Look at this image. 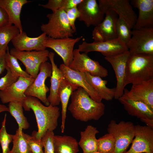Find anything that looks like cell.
I'll use <instances>...</instances> for the list:
<instances>
[{"label":"cell","instance_id":"6da1fadb","mask_svg":"<svg viewBox=\"0 0 153 153\" xmlns=\"http://www.w3.org/2000/svg\"><path fill=\"white\" fill-rule=\"evenodd\" d=\"M22 104L25 111L31 110L35 115L38 131H33L32 134L37 139H41L48 131H53L56 129L60 115V109L57 106L44 105L38 99L30 96H26Z\"/></svg>","mask_w":153,"mask_h":153},{"label":"cell","instance_id":"7a4b0ae2","mask_svg":"<svg viewBox=\"0 0 153 153\" xmlns=\"http://www.w3.org/2000/svg\"><path fill=\"white\" fill-rule=\"evenodd\" d=\"M71 97L68 110L75 119L84 122L97 121L105 114L104 104L92 99L82 88L78 87Z\"/></svg>","mask_w":153,"mask_h":153},{"label":"cell","instance_id":"3957f363","mask_svg":"<svg viewBox=\"0 0 153 153\" xmlns=\"http://www.w3.org/2000/svg\"><path fill=\"white\" fill-rule=\"evenodd\" d=\"M153 78V55L130 54L126 65L124 85Z\"/></svg>","mask_w":153,"mask_h":153},{"label":"cell","instance_id":"277c9868","mask_svg":"<svg viewBox=\"0 0 153 153\" xmlns=\"http://www.w3.org/2000/svg\"><path fill=\"white\" fill-rule=\"evenodd\" d=\"M48 22L43 24L41 29L48 37L53 39L70 37L75 33L72 29L65 11L62 8L48 14Z\"/></svg>","mask_w":153,"mask_h":153},{"label":"cell","instance_id":"5b68a950","mask_svg":"<svg viewBox=\"0 0 153 153\" xmlns=\"http://www.w3.org/2000/svg\"><path fill=\"white\" fill-rule=\"evenodd\" d=\"M107 130L115 139L114 153H126L134 137L135 125L130 121H122L117 123L116 120H112Z\"/></svg>","mask_w":153,"mask_h":153},{"label":"cell","instance_id":"8992f818","mask_svg":"<svg viewBox=\"0 0 153 153\" xmlns=\"http://www.w3.org/2000/svg\"><path fill=\"white\" fill-rule=\"evenodd\" d=\"M10 54L20 61L24 65L25 71L31 78L35 79L39 72L41 64L47 61L49 52L46 49L41 51H21L12 48Z\"/></svg>","mask_w":153,"mask_h":153},{"label":"cell","instance_id":"52a82bcc","mask_svg":"<svg viewBox=\"0 0 153 153\" xmlns=\"http://www.w3.org/2000/svg\"><path fill=\"white\" fill-rule=\"evenodd\" d=\"M126 45L130 54L153 55V28L133 29Z\"/></svg>","mask_w":153,"mask_h":153},{"label":"cell","instance_id":"ba28073f","mask_svg":"<svg viewBox=\"0 0 153 153\" xmlns=\"http://www.w3.org/2000/svg\"><path fill=\"white\" fill-rule=\"evenodd\" d=\"M52 70L51 63L47 61L41 63L37 77L26 91L25 95L36 97L45 106L49 105L50 103L47 100L46 94L49 89L45 84V81L48 77H51Z\"/></svg>","mask_w":153,"mask_h":153},{"label":"cell","instance_id":"9c48e42d","mask_svg":"<svg viewBox=\"0 0 153 153\" xmlns=\"http://www.w3.org/2000/svg\"><path fill=\"white\" fill-rule=\"evenodd\" d=\"M73 61L69 67L74 71L81 72H88L94 76L105 77L108 75L107 70L97 61L91 59L88 53H80L78 49L73 50Z\"/></svg>","mask_w":153,"mask_h":153},{"label":"cell","instance_id":"30bf717a","mask_svg":"<svg viewBox=\"0 0 153 153\" xmlns=\"http://www.w3.org/2000/svg\"><path fill=\"white\" fill-rule=\"evenodd\" d=\"M77 49L80 52L87 53L99 52L105 57L116 55L128 50L126 44L118 38L100 42L89 43L84 41L78 45Z\"/></svg>","mask_w":153,"mask_h":153},{"label":"cell","instance_id":"8fae6325","mask_svg":"<svg viewBox=\"0 0 153 153\" xmlns=\"http://www.w3.org/2000/svg\"><path fill=\"white\" fill-rule=\"evenodd\" d=\"M99 8L105 14L109 9L114 11L118 18L124 20L129 28L133 29L135 24L137 16L129 0H99Z\"/></svg>","mask_w":153,"mask_h":153},{"label":"cell","instance_id":"7c38bea8","mask_svg":"<svg viewBox=\"0 0 153 153\" xmlns=\"http://www.w3.org/2000/svg\"><path fill=\"white\" fill-rule=\"evenodd\" d=\"M82 36L75 39L70 37L53 39L48 37L44 43L45 47L53 50L62 59L63 64L69 67L73 58V48Z\"/></svg>","mask_w":153,"mask_h":153},{"label":"cell","instance_id":"4fadbf2b","mask_svg":"<svg viewBox=\"0 0 153 153\" xmlns=\"http://www.w3.org/2000/svg\"><path fill=\"white\" fill-rule=\"evenodd\" d=\"M130 149L126 153H153V128L135 125V134Z\"/></svg>","mask_w":153,"mask_h":153},{"label":"cell","instance_id":"5bb4252c","mask_svg":"<svg viewBox=\"0 0 153 153\" xmlns=\"http://www.w3.org/2000/svg\"><path fill=\"white\" fill-rule=\"evenodd\" d=\"M77 7L80 12L78 20L83 22L87 27H95L104 19L105 14L96 0H83Z\"/></svg>","mask_w":153,"mask_h":153},{"label":"cell","instance_id":"9a60e30c","mask_svg":"<svg viewBox=\"0 0 153 153\" xmlns=\"http://www.w3.org/2000/svg\"><path fill=\"white\" fill-rule=\"evenodd\" d=\"M122 97L143 102L153 111V78L132 85L130 90L124 88Z\"/></svg>","mask_w":153,"mask_h":153},{"label":"cell","instance_id":"2e32d148","mask_svg":"<svg viewBox=\"0 0 153 153\" xmlns=\"http://www.w3.org/2000/svg\"><path fill=\"white\" fill-rule=\"evenodd\" d=\"M130 54L128 50L116 55L104 57L110 63L115 73L117 84L114 98L116 99H118L124 94L126 66Z\"/></svg>","mask_w":153,"mask_h":153},{"label":"cell","instance_id":"e0dca14e","mask_svg":"<svg viewBox=\"0 0 153 153\" xmlns=\"http://www.w3.org/2000/svg\"><path fill=\"white\" fill-rule=\"evenodd\" d=\"M32 78L20 77L11 86L0 91V99L3 104L11 102L23 103L26 98L24 93L28 87L35 80Z\"/></svg>","mask_w":153,"mask_h":153},{"label":"cell","instance_id":"ac0fdd59","mask_svg":"<svg viewBox=\"0 0 153 153\" xmlns=\"http://www.w3.org/2000/svg\"><path fill=\"white\" fill-rule=\"evenodd\" d=\"M118 100L129 114L136 117L146 125L153 128V111L147 105L122 97Z\"/></svg>","mask_w":153,"mask_h":153},{"label":"cell","instance_id":"d6986e66","mask_svg":"<svg viewBox=\"0 0 153 153\" xmlns=\"http://www.w3.org/2000/svg\"><path fill=\"white\" fill-rule=\"evenodd\" d=\"M48 37L43 33L38 37H31L23 31L11 41L16 49L21 51H39L46 50L44 43Z\"/></svg>","mask_w":153,"mask_h":153},{"label":"cell","instance_id":"ffe728a7","mask_svg":"<svg viewBox=\"0 0 153 153\" xmlns=\"http://www.w3.org/2000/svg\"><path fill=\"white\" fill-rule=\"evenodd\" d=\"M130 2L139 12L133 29L153 28V0H131Z\"/></svg>","mask_w":153,"mask_h":153},{"label":"cell","instance_id":"44dd1931","mask_svg":"<svg viewBox=\"0 0 153 153\" xmlns=\"http://www.w3.org/2000/svg\"><path fill=\"white\" fill-rule=\"evenodd\" d=\"M65 78L71 83L84 89L90 97L98 102L102 100L98 94L87 81L85 72L73 70L63 63L60 65L59 68Z\"/></svg>","mask_w":153,"mask_h":153},{"label":"cell","instance_id":"7402d4cb","mask_svg":"<svg viewBox=\"0 0 153 153\" xmlns=\"http://www.w3.org/2000/svg\"><path fill=\"white\" fill-rule=\"evenodd\" d=\"M27 0H0V7L7 13L9 19V25L14 26L19 29L20 33L23 31L20 15L23 6L30 2Z\"/></svg>","mask_w":153,"mask_h":153},{"label":"cell","instance_id":"603a6c76","mask_svg":"<svg viewBox=\"0 0 153 153\" xmlns=\"http://www.w3.org/2000/svg\"><path fill=\"white\" fill-rule=\"evenodd\" d=\"M54 52H49L48 58L52 65V70L50 77V92L47 99L50 104L53 106H57L60 102L58 95L59 88L61 81L64 77L61 71L54 62Z\"/></svg>","mask_w":153,"mask_h":153},{"label":"cell","instance_id":"cb8c5ba5","mask_svg":"<svg viewBox=\"0 0 153 153\" xmlns=\"http://www.w3.org/2000/svg\"><path fill=\"white\" fill-rule=\"evenodd\" d=\"M105 17L99 25L95 27L104 38L105 41L117 38L116 31V25L118 16L113 10L109 9L105 13Z\"/></svg>","mask_w":153,"mask_h":153},{"label":"cell","instance_id":"d4e9b609","mask_svg":"<svg viewBox=\"0 0 153 153\" xmlns=\"http://www.w3.org/2000/svg\"><path fill=\"white\" fill-rule=\"evenodd\" d=\"M78 87L69 82L65 78L61 81L59 88L58 95L61 104V131H64L66 117V112L69 98L73 92Z\"/></svg>","mask_w":153,"mask_h":153},{"label":"cell","instance_id":"484cf974","mask_svg":"<svg viewBox=\"0 0 153 153\" xmlns=\"http://www.w3.org/2000/svg\"><path fill=\"white\" fill-rule=\"evenodd\" d=\"M99 133L96 128L92 125L88 126L84 130L80 131V138L78 144L82 150V153L97 152L98 143L96 135Z\"/></svg>","mask_w":153,"mask_h":153},{"label":"cell","instance_id":"4316f807","mask_svg":"<svg viewBox=\"0 0 153 153\" xmlns=\"http://www.w3.org/2000/svg\"><path fill=\"white\" fill-rule=\"evenodd\" d=\"M85 75L87 82L102 99L110 101L114 98L116 88L107 87L106 86L107 80H103L99 76H93L88 72H85Z\"/></svg>","mask_w":153,"mask_h":153},{"label":"cell","instance_id":"83f0119b","mask_svg":"<svg viewBox=\"0 0 153 153\" xmlns=\"http://www.w3.org/2000/svg\"><path fill=\"white\" fill-rule=\"evenodd\" d=\"M55 153H78V142L73 137L55 135L53 139Z\"/></svg>","mask_w":153,"mask_h":153},{"label":"cell","instance_id":"f1b7e54d","mask_svg":"<svg viewBox=\"0 0 153 153\" xmlns=\"http://www.w3.org/2000/svg\"><path fill=\"white\" fill-rule=\"evenodd\" d=\"M8 107L9 112L14 118L18 125L19 132L21 133L23 129H27L29 126V124L24 114L22 103L10 102Z\"/></svg>","mask_w":153,"mask_h":153},{"label":"cell","instance_id":"f546056e","mask_svg":"<svg viewBox=\"0 0 153 153\" xmlns=\"http://www.w3.org/2000/svg\"><path fill=\"white\" fill-rule=\"evenodd\" d=\"M20 33L15 26L8 25L0 29V55L5 54L8 43Z\"/></svg>","mask_w":153,"mask_h":153},{"label":"cell","instance_id":"4dcf8cb0","mask_svg":"<svg viewBox=\"0 0 153 153\" xmlns=\"http://www.w3.org/2000/svg\"><path fill=\"white\" fill-rule=\"evenodd\" d=\"M8 48H7L5 55L6 67H8L14 76L19 77L31 78L26 72L23 70L19 63L18 60L9 53Z\"/></svg>","mask_w":153,"mask_h":153},{"label":"cell","instance_id":"1f68e13d","mask_svg":"<svg viewBox=\"0 0 153 153\" xmlns=\"http://www.w3.org/2000/svg\"><path fill=\"white\" fill-rule=\"evenodd\" d=\"M23 132L20 133L18 129L16 130L13 137V146L9 153H30L31 152L27 143L23 135Z\"/></svg>","mask_w":153,"mask_h":153},{"label":"cell","instance_id":"d6a6232c","mask_svg":"<svg viewBox=\"0 0 153 153\" xmlns=\"http://www.w3.org/2000/svg\"><path fill=\"white\" fill-rule=\"evenodd\" d=\"M97 152L100 153H114L115 141L113 135L107 133L98 139Z\"/></svg>","mask_w":153,"mask_h":153},{"label":"cell","instance_id":"836d02e7","mask_svg":"<svg viewBox=\"0 0 153 153\" xmlns=\"http://www.w3.org/2000/svg\"><path fill=\"white\" fill-rule=\"evenodd\" d=\"M131 31L126 23L122 19L118 18L116 25V34L118 37L126 45L131 38Z\"/></svg>","mask_w":153,"mask_h":153},{"label":"cell","instance_id":"e575fe53","mask_svg":"<svg viewBox=\"0 0 153 153\" xmlns=\"http://www.w3.org/2000/svg\"><path fill=\"white\" fill-rule=\"evenodd\" d=\"M7 114H5L0 129V144L2 150V153H9L10 150L9 145L12 141L14 135L9 134L7 131L6 122Z\"/></svg>","mask_w":153,"mask_h":153},{"label":"cell","instance_id":"d590c367","mask_svg":"<svg viewBox=\"0 0 153 153\" xmlns=\"http://www.w3.org/2000/svg\"><path fill=\"white\" fill-rule=\"evenodd\" d=\"M22 134L32 153H44L42 150L43 146L41 139H38L32 134L30 135L23 132Z\"/></svg>","mask_w":153,"mask_h":153},{"label":"cell","instance_id":"8d00e7d4","mask_svg":"<svg viewBox=\"0 0 153 153\" xmlns=\"http://www.w3.org/2000/svg\"><path fill=\"white\" fill-rule=\"evenodd\" d=\"M53 131H48L41 138L44 148V153H55L53 139Z\"/></svg>","mask_w":153,"mask_h":153},{"label":"cell","instance_id":"74e56055","mask_svg":"<svg viewBox=\"0 0 153 153\" xmlns=\"http://www.w3.org/2000/svg\"><path fill=\"white\" fill-rule=\"evenodd\" d=\"M6 74L0 78V91L7 88L16 81L18 77L14 76L9 69L6 67Z\"/></svg>","mask_w":153,"mask_h":153},{"label":"cell","instance_id":"f35d334b","mask_svg":"<svg viewBox=\"0 0 153 153\" xmlns=\"http://www.w3.org/2000/svg\"><path fill=\"white\" fill-rule=\"evenodd\" d=\"M70 25L75 33L76 28L75 22L76 18L80 16V12L77 7L68 9L65 11Z\"/></svg>","mask_w":153,"mask_h":153},{"label":"cell","instance_id":"ab89813d","mask_svg":"<svg viewBox=\"0 0 153 153\" xmlns=\"http://www.w3.org/2000/svg\"><path fill=\"white\" fill-rule=\"evenodd\" d=\"M65 0H49L48 3L45 5H39L45 8L51 10L52 12H54L64 7Z\"/></svg>","mask_w":153,"mask_h":153},{"label":"cell","instance_id":"60d3db41","mask_svg":"<svg viewBox=\"0 0 153 153\" xmlns=\"http://www.w3.org/2000/svg\"><path fill=\"white\" fill-rule=\"evenodd\" d=\"M9 25V19L5 10L0 7V29Z\"/></svg>","mask_w":153,"mask_h":153},{"label":"cell","instance_id":"b9f144b4","mask_svg":"<svg viewBox=\"0 0 153 153\" xmlns=\"http://www.w3.org/2000/svg\"><path fill=\"white\" fill-rule=\"evenodd\" d=\"M83 0H65L63 9L65 11L67 10L77 7Z\"/></svg>","mask_w":153,"mask_h":153},{"label":"cell","instance_id":"7bdbcfd3","mask_svg":"<svg viewBox=\"0 0 153 153\" xmlns=\"http://www.w3.org/2000/svg\"><path fill=\"white\" fill-rule=\"evenodd\" d=\"M5 54L0 55V75L6 69V65L5 60Z\"/></svg>","mask_w":153,"mask_h":153},{"label":"cell","instance_id":"ee69618b","mask_svg":"<svg viewBox=\"0 0 153 153\" xmlns=\"http://www.w3.org/2000/svg\"><path fill=\"white\" fill-rule=\"evenodd\" d=\"M3 112H9L8 107L4 104L0 103V113Z\"/></svg>","mask_w":153,"mask_h":153},{"label":"cell","instance_id":"f6af8a7d","mask_svg":"<svg viewBox=\"0 0 153 153\" xmlns=\"http://www.w3.org/2000/svg\"><path fill=\"white\" fill-rule=\"evenodd\" d=\"M94 153H99V152H94Z\"/></svg>","mask_w":153,"mask_h":153},{"label":"cell","instance_id":"bcb514c9","mask_svg":"<svg viewBox=\"0 0 153 153\" xmlns=\"http://www.w3.org/2000/svg\"><path fill=\"white\" fill-rule=\"evenodd\" d=\"M30 153H32V152H31Z\"/></svg>","mask_w":153,"mask_h":153}]
</instances>
